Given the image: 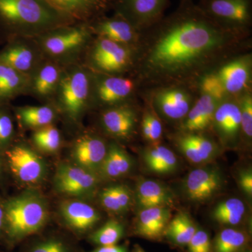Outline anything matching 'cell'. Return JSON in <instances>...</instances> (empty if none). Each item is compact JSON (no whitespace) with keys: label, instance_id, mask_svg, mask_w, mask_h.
<instances>
[{"label":"cell","instance_id":"cell-35","mask_svg":"<svg viewBox=\"0 0 252 252\" xmlns=\"http://www.w3.org/2000/svg\"><path fill=\"white\" fill-rule=\"evenodd\" d=\"M22 252H79L69 239L61 234H49L33 239Z\"/></svg>","mask_w":252,"mask_h":252},{"label":"cell","instance_id":"cell-39","mask_svg":"<svg viewBox=\"0 0 252 252\" xmlns=\"http://www.w3.org/2000/svg\"><path fill=\"white\" fill-rule=\"evenodd\" d=\"M241 117V146L250 148L252 142V92L246 91L238 97Z\"/></svg>","mask_w":252,"mask_h":252},{"label":"cell","instance_id":"cell-10","mask_svg":"<svg viewBox=\"0 0 252 252\" xmlns=\"http://www.w3.org/2000/svg\"><path fill=\"white\" fill-rule=\"evenodd\" d=\"M138 89L137 82L130 76L107 75L93 72L91 109L101 110L132 102Z\"/></svg>","mask_w":252,"mask_h":252},{"label":"cell","instance_id":"cell-30","mask_svg":"<svg viewBox=\"0 0 252 252\" xmlns=\"http://www.w3.org/2000/svg\"><path fill=\"white\" fill-rule=\"evenodd\" d=\"M97 195L104 210L114 215L127 213L134 205L133 191L124 184L104 187L99 190Z\"/></svg>","mask_w":252,"mask_h":252},{"label":"cell","instance_id":"cell-34","mask_svg":"<svg viewBox=\"0 0 252 252\" xmlns=\"http://www.w3.org/2000/svg\"><path fill=\"white\" fill-rule=\"evenodd\" d=\"M198 228L188 212L181 211L170 220L164 238L175 246L185 248Z\"/></svg>","mask_w":252,"mask_h":252},{"label":"cell","instance_id":"cell-31","mask_svg":"<svg viewBox=\"0 0 252 252\" xmlns=\"http://www.w3.org/2000/svg\"><path fill=\"white\" fill-rule=\"evenodd\" d=\"M29 76L0 63V104H9L20 95L28 94Z\"/></svg>","mask_w":252,"mask_h":252},{"label":"cell","instance_id":"cell-4","mask_svg":"<svg viewBox=\"0 0 252 252\" xmlns=\"http://www.w3.org/2000/svg\"><path fill=\"white\" fill-rule=\"evenodd\" d=\"M93 72L81 63L66 65L51 104L68 126L80 128L91 110Z\"/></svg>","mask_w":252,"mask_h":252},{"label":"cell","instance_id":"cell-47","mask_svg":"<svg viewBox=\"0 0 252 252\" xmlns=\"http://www.w3.org/2000/svg\"><path fill=\"white\" fill-rule=\"evenodd\" d=\"M131 252H146L144 251V249L139 245H134L133 249H132Z\"/></svg>","mask_w":252,"mask_h":252},{"label":"cell","instance_id":"cell-20","mask_svg":"<svg viewBox=\"0 0 252 252\" xmlns=\"http://www.w3.org/2000/svg\"><path fill=\"white\" fill-rule=\"evenodd\" d=\"M45 56L35 38L20 37L6 43L0 50V63L30 76Z\"/></svg>","mask_w":252,"mask_h":252},{"label":"cell","instance_id":"cell-15","mask_svg":"<svg viewBox=\"0 0 252 252\" xmlns=\"http://www.w3.org/2000/svg\"><path fill=\"white\" fill-rule=\"evenodd\" d=\"M172 141L178 152L189 162L197 166L212 163L223 151L218 141L207 132L177 131L172 136Z\"/></svg>","mask_w":252,"mask_h":252},{"label":"cell","instance_id":"cell-23","mask_svg":"<svg viewBox=\"0 0 252 252\" xmlns=\"http://www.w3.org/2000/svg\"><path fill=\"white\" fill-rule=\"evenodd\" d=\"M74 23H89L112 9L114 0H44Z\"/></svg>","mask_w":252,"mask_h":252},{"label":"cell","instance_id":"cell-43","mask_svg":"<svg viewBox=\"0 0 252 252\" xmlns=\"http://www.w3.org/2000/svg\"><path fill=\"white\" fill-rule=\"evenodd\" d=\"M237 182L239 189L249 201L252 199V170L251 167H243L237 173Z\"/></svg>","mask_w":252,"mask_h":252},{"label":"cell","instance_id":"cell-5","mask_svg":"<svg viewBox=\"0 0 252 252\" xmlns=\"http://www.w3.org/2000/svg\"><path fill=\"white\" fill-rule=\"evenodd\" d=\"M94 36L89 23H75L51 30L35 39L46 58L68 65L81 62Z\"/></svg>","mask_w":252,"mask_h":252},{"label":"cell","instance_id":"cell-8","mask_svg":"<svg viewBox=\"0 0 252 252\" xmlns=\"http://www.w3.org/2000/svg\"><path fill=\"white\" fill-rule=\"evenodd\" d=\"M147 91L149 106L160 119L180 124L198 96L193 88L182 85L159 86Z\"/></svg>","mask_w":252,"mask_h":252},{"label":"cell","instance_id":"cell-44","mask_svg":"<svg viewBox=\"0 0 252 252\" xmlns=\"http://www.w3.org/2000/svg\"><path fill=\"white\" fill-rule=\"evenodd\" d=\"M88 252H129L128 243L110 246L97 247L94 250Z\"/></svg>","mask_w":252,"mask_h":252},{"label":"cell","instance_id":"cell-45","mask_svg":"<svg viewBox=\"0 0 252 252\" xmlns=\"http://www.w3.org/2000/svg\"><path fill=\"white\" fill-rule=\"evenodd\" d=\"M6 169L5 165L4 153L0 151V187H3L4 184L5 176Z\"/></svg>","mask_w":252,"mask_h":252},{"label":"cell","instance_id":"cell-25","mask_svg":"<svg viewBox=\"0 0 252 252\" xmlns=\"http://www.w3.org/2000/svg\"><path fill=\"white\" fill-rule=\"evenodd\" d=\"M133 195L137 211L153 207H171L175 203V195L171 189L157 180L140 179L136 184Z\"/></svg>","mask_w":252,"mask_h":252},{"label":"cell","instance_id":"cell-32","mask_svg":"<svg viewBox=\"0 0 252 252\" xmlns=\"http://www.w3.org/2000/svg\"><path fill=\"white\" fill-rule=\"evenodd\" d=\"M211 218L222 228H240L247 218L246 204L240 198L225 199L212 209Z\"/></svg>","mask_w":252,"mask_h":252},{"label":"cell","instance_id":"cell-24","mask_svg":"<svg viewBox=\"0 0 252 252\" xmlns=\"http://www.w3.org/2000/svg\"><path fill=\"white\" fill-rule=\"evenodd\" d=\"M171 209L168 207H153L137 211L132 232L136 236L152 241H160L171 220Z\"/></svg>","mask_w":252,"mask_h":252},{"label":"cell","instance_id":"cell-42","mask_svg":"<svg viewBox=\"0 0 252 252\" xmlns=\"http://www.w3.org/2000/svg\"><path fill=\"white\" fill-rule=\"evenodd\" d=\"M187 248V252H212L211 237L208 232L198 228Z\"/></svg>","mask_w":252,"mask_h":252},{"label":"cell","instance_id":"cell-49","mask_svg":"<svg viewBox=\"0 0 252 252\" xmlns=\"http://www.w3.org/2000/svg\"><path fill=\"white\" fill-rule=\"evenodd\" d=\"M0 252H1V251H0Z\"/></svg>","mask_w":252,"mask_h":252},{"label":"cell","instance_id":"cell-6","mask_svg":"<svg viewBox=\"0 0 252 252\" xmlns=\"http://www.w3.org/2000/svg\"><path fill=\"white\" fill-rule=\"evenodd\" d=\"M136 50L105 38L94 36L81 63L97 74L130 75L135 65Z\"/></svg>","mask_w":252,"mask_h":252},{"label":"cell","instance_id":"cell-33","mask_svg":"<svg viewBox=\"0 0 252 252\" xmlns=\"http://www.w3.org/2000/svg\"><path fill=\"white\" fill-rule=\"evenodd\" d=\"M250 233L242 228L227 227L212 240V252H240L250 248Z\"/></svg>","mask_w":252,"mask_h":252},{"label":"cell","instance_id":"cell-46","mask_svg":"<svg viewBox=\"0 0 252 252\" xmlns=\"http://www.w3.org/2000/svg\"><path fill=\"white\" fill-rule=\"evenodd\" d=\"M4 210H3L2 205H1V202H0V242L2 244H4Z\"/></svg>","mask_w":252,"mask_h":252},{"label":"cell","instance_id":"cell-29","mask_svg":"<svg viewBox=\"0 0 252 252\" xmlns=\"http://www.w3.org/2000/svg\"><path fill=\"white\" fill-rule=\"evenodd\" d=\"M141 158L146 170L154 175H172L179 167L178 158L173 151L160 143L142 149Z\"/></svg>","mask_w":252,"mask_h":252},{"label":"cell","instance_id":"cell-17","mask_svg":"<svg viewBox=\"0 0 252 252\" xmlns=\"http://www.w3.org/2000/svg\"><path fill=\"white\" fill-rule=\"evenodd\" d=\"M59 214L63 226L78 238L87 237L102 220L97 209L80 199L64 198L59 204Z\"/></svg>","mask_w":252,"mask_h":252},{"label":"cell","instance_id":"cell-16","mask_svg":"<svg viewBox=\"0 0 252 252\" xmlns=\"http://www.w3.org/2000/svg\"><path fill=\"white\" fill-rule=\"evenodd\" d=\"M139 111L132 102L101 109L99 124L104 135L117 142H128L140 123Z\"/></svg>","mask_w":252,"mask_h":252},{"label":"cell","instance_id":"cell-3","mask_svg":"<svg viewBox=\"0 0 252 252\" xmlns=\"http://www.w3.org/2000/svg\"><path fill=\"white\" fill-rule=\"evenodd\" d=\"M0 202L4 210V245L8 249L39 234L48 224L49 202L36 188H28Z\"/></svg>","mask_w":252,"mask_h":252},{"label":"cell","instance_id":"cell-13","mask_svg":"<svg viewBox=\"0 0 252 252\" xmlns=\"http://www.w3.org/2000/svg\"><path fill=\"white\" fill-rule=\"evenodd\" d=\"M210 130L223 150H235L241 146V117L238 97H227L219 104Z\"/></svg>","mask_w":252,"mask_h":252},{"label":"cell","instance_id":"cell-40","mask_svg":"<svg viewBox=\"0 0 252 252\" xmlns=\"http://www.w3.org/2000/svg\"><path fill=\"white\" fill-rule=\"evenodd\" d=\"M14 117L10 104H0V151L3 153L15 142Z\"/></svg>","mask_w":252,"mask_h":252},{"label":"cell","instance_id":"cell-48","mask_svg":"<svg viewBox=\"0 0 252 252\" xmlns=\"http://www.w3.org/2000/svg\"><path fill=\"white\" fill-rule=\"evenodd\" d=\"M240 252H252L251 249H250V248L245 249V250H243V251H241Z\"/></svg>","mask_w":252,"mask_h":252},{"label":"cell","instance_id":"cell-11","mask_svg":"<svg viewBox=\"0 0 252 252\" xmlns=\"http://www.w3.org/2000/svg\"><path fill=\"white\" fill-rule=\"evenodd\" d=\"M225 185L224 175L220 167L208 164L189 172L181 184V191L186 200L200 205L213 200Z\"/></svg>","mask_w":252,"mask_h":252},{"label":"cell","instance_id":"cell-14","mask_svg":"<svg viewBox=\"0 0 252 252\" xmlns=\"http://www.w3.org/2000/svg\"><path fill=\"white\" fill-rule=\"evenodd\" d=\"M212 71L228 97H238L252 90V54L250 51L228 58Z\"/></svg>","mask_w":252,"mask_h":252},{"label":"cell","instance_id":"cell-2","mask_svg":"<svg viewBox=\"0 0 252 252\" xmlns=\"http://www.w3.org/2000/svg\"><path fill=\"white\" fill-rule=\"evenodd\" d=\"M75 23L44 0H0V41L36 38L56 28Z\"/></svg>","mask_w":252,"mask_h":252},{"label":"cell","instance_id":"cell-18","mask_svg":"<svg viewBox=\"0 0 252 252\" xmlns=\"http://www.w3.org/2000/svg\"><path fill=\"white\" fill-rule=\"evenodd\" d=\"M170 0H114L112 9L142 32L165 16Z\"/></svg>","mask_w":252,"mask_h":252},{"label":"cell","instance_id":"cell-12","mask_svg":"<svg viewBox=\"0 0 252 252\" xmlns=\"http://www.w3.org/2000/svg\"><path fill=\"white\" fill-rule=\"evenodd\" d=\"M198 6L214 21L233 31L251 32L252 0H200Z\"/></svg>","mask_w":252,"mask_h":252},{"label":"cell","instance_id":"cell-21","mask_svg":"<svg viewBox=\"0 0 252 252\" xmlns=\"http://www.w3.org/2000/svg\"><path fill=\"white\" fill-rule=\"evenodd\" d=\"M65 66L44 58L29 76L28 95L32 96L42 104L51 103Z\"/></svg>","mask_w":252,"mask_h":252},{"label":"cell","instance_id":"cell-28","mask_svg":"<svg viewBox=\"0 0 252 252\" xmlns=\"http://www.w3.org/2000/svg\"><path fill=\"white\" fill-rule=\"evenodd\" d=\"M12 111L16 122L23 130H37L56 124L60 119L59 112L51 103L12 107Z\"/></svg>","mask_w":252,"mask_h":252},{"label":"cell","instance_id":"cell-37","mask_svg":"<svg viewBox=\"0 0 252 252\" xmlns=\"http://www.w3.org/2000/svg\"><path fill=\"white\" fill-rule=\"evenodd\" d=\"M62 143L61 131L55 124L33 130L32 133V146L40 154H56L61 149Z\"/></svg>","mask_w":252,"mask_h":252},{"label":"cell","instance_id":"cell-38","mask_svg":"<svg viewBox=\"0 0 252 252\" xmlns=\"http://www.w3.org/2000/svg\"><path fill=\"white\" fill-rule=\"evenodd\" d=\"M140 123L141 134L149 145L160 144L163 128L161 119L158 117L153 109L151 107L146 109Z\"/></svg>","mask_w":252,"mask_h":252},{"label":"cell","instance_id":"cell-7","mask_svg":"<svg viewBox=\"0 0 252 252\" xmlns=\"http://www.w3.org/2000/svg\"><path fill=\"white\" fill-rule=\"evenodd\" d=\"M6 172L19 185L36 188L49 175L45 159L32 146L23 141H16L4 152Z\"/></svg>","mask_w":252,"mask_h":252},{"label":"cell","instance_id":"cell-26","mask_svg":"<svg viewBox=\"0 0 252 252\" xmlns=\"http://www.w3.org/2000/svg\"><path fill=\"white\" fill-rule=\"evenodd\" d=\"M221 101L207 94H198L184 120L178 125V132H204L210 130L212 119Z\"/></svg>","mask_w":252,"mask_h":252},{"label":"cell","instance_id":"cell-9","mask_svg":"<svg viewBox=\"0 0 252 252\" xmlns=\"http://www.w3.org/2000/svg\"><path fill=\"white\" fill-rule=\"evenodd\" d=\"M99 176L72 162H61L53 180L55 191L64 198L88 200L97 195Z\"/></svg>","mask_w":252,"mask_h":252},{"label":"cell","instance_id":"cell-36","mask_svg":"<svg viewBox=\"0 0 252 252\" xmlns=\"http://www.w3.org/2000/svg\"><path fill=\"white\" fill-rule=\"evenodd\" d=\"M125 225L117 220H110L88 235V241L97 247L110 246L118 243L126 236Z\"/></svg>","mask_w":252,"mask_h":252},{"label":"cell","instance_id":"cell-22","mask_svg":"<svg viewBox=\"0 0 252 252\" xmlns=\"http://www.w3.org/2000/svg\"><path fill=\"white\" fill-rule=\"evenodd\" d=\"M89 25L94 36L105 38L135 49L140 43L142 32L116 13L111 17L104 15L96 18Z\"/></svg>","mask_w":252,"mask_h":252},{"label":"cell","instance_id":"cell-27","mask_svg":"<svg viewBox=\"0 0 252 252\" xmlns=\"http://www.w3.org/2000/svg\"><path fill=\"white\" fill-rule=\"evenodd\" d=\"M133 158L119 142L111 141L107 154L98 172L102 180H116L123 178L133 170Z\"/></svg>","mask_w":252,"mask_h":252},{"label":"cell","instance_id":"cell-1","mask_svg":"<svg viewBox=\"0 0 252 252\" xmlns=\"http://www.w3.org/2000/svg\"><path fill=\"white\" fill-rule=\"evenodd\" d=\"M250 35L218 24L193 0H180L172 14L142 32L128 76L138 88L146 89L171 85L195 89L205 73L228 58L247 52Z\"/></svg>","mask_w":252,"mask_h":252},{"label":"cell","instance_id":"cell-41","mask_svg":"<svg viewBox=\"0 0 252 252\" xmlns=\"http://www.w3.org/2000/svg\"><path fill=\"white\" fill-rule=\"evenodd\" d=\"M195 89L198 94L212 96L220 101L228 97L223 90L220 79L212 70L205 73L198 79L195 84Z\"/></svg>","mask_w":252,"mask_h":252},{"label":"cell","instance_id":"cell-19","mask_svg":"<svg viewBox=\"0 0 252 252\" xmlns=\"http://www.w3.org/2000/svg\"><path fill=\"white\" fill-rule=\"evenodd\" d=\"M108 144L103 136L94 131H81L71 145V162L98 175Z\"/></svg>","mask_w":252,"mask_h":252}]
</instances>
